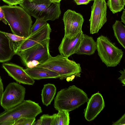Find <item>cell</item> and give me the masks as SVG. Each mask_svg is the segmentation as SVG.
Listing matches in <instances>:
<instances>
[{
    "mask_svg": "<svg viewBox=\"0 0 125 125\" xmlns=\"http://www.w3.org/2000/svg\"><path fill=\"white\" fill-rule=\"evenodd\" d=\"M5 19L13 34L27 38L30 34L32 21L30 15L20 6H1Z\"/></svg>",
    "mask_w": 125,
    "mask_h": 125,
    "instance_id": "6da1fadb",
    "label": "cell"
},
{
    "mask_svg": "<svg viewBox=\"0 0 125 125\" xmlns=\"http://www.w3.org/2000/svg\"><path fill=\"white\" fill-rule=\"evenodd\" d=\"M89 99L82 90L73 85L58 92L54 99V106L57 111L69 112L87 102Z\"/></svg>",
    "mask_w": 125,
    "mask_h": 125,
    "instance_id": "7a4b0ae2",
    "label": "cell"
},
{
    "mask_svg": "<svg viewBox=\"0 0 125 125\" xmlns=\"http://www.w3.org/2000/svg\"><path fill=\"white\" fill-rule=\"evenodd\" d=\"M42 112L38 104L30 100H24L0 114V125H14L21 118H35Z\"/></svg>",
    "mask_w": 125,
    "mask_h": 125,
    "instance_id": "3957f363",
    "label": "cell"
},
{
    "mask_svg": "<svg viewBox=\"0 0 125 125\" xmlns=\"http://www.w3.org/2000/svg\"><path fill=\"white\" fill-rule=\"evenodd\" d=\"M45 68L57 73L60 75V79L62 80L75 77H80L81 69L80 65L62 55L55 57L51 56L46 61L36 66Z\"/></svg>",
    "mask_w": 125,
    "mask_h": 125,
    "instance_id": "277c9868",
    "label": "cell"
},
{
    "mask_svg": "<svg viewBox=\"0 0 125 125\" xmlns=\"http://www.w3.org/2000/svg\"><path fill=\"white\" fill-rule=\"evenodd\" d=\"M19 5L30 16L46 21L58 19L61 13L60 3L37 4L28 0H23Z\"/></svg>",
    "mask_w": 125,
    "mask_h": 125,
    "instance_id": "5b68a950",
    "label": "cell"
},
{
    "mask_svg": "<svg viewBox=\"0 0 125 125\" xmlns=\"http://www.w3.org/2000/svg\"><path fill=\"white\" fill-rule=\"evenodd\" d=\"M96 42L98 55L107 67H115L119 64L124 54L121 49L104 35L99 36Z\"/></svg>",
    "mask_w": 125,
    "mask_h": 125,
    "instance_id": "8992f818",
    "label": "cell"
},
{
    "mask_svg": "<svg viewBox=\"0 0 125 125\" xmlns=\"http://www.w3.org/2000/svg\"><path fill=\"white\" fill-rule=\"evenodd\" d=\"M50 40V39H47L26 50L16 52L15 54L20 56L25 66L28 62L33 60L37 61L40 64L51 56L49 51Z\"/></svg>",
    "mask_w": 125,
    "mask_h": 125,
    "instance_id": "52a82bcc",
    "label": "cell"
},
{
    "mask_svg": "<svg viewBox=\"0 0 125 125\" xmlns=\"http://www.w3.org/2000/svg\"><path fill=\"white\" fill-rule=\"evenodd\" d=\"M25 88L17 83H10L7 86L0 99V105L5 110L11 108L23 100Z\"/></svg>",
    "mask_w": 125,
    "mask_h": 125,
    "instance_id": "ba28073f",
    "label": "cell"
},
{
    "mask_svg": "<svg viewBox=\"0 0 125 125\" xmlns=\"http://www.w3.org/2000/svg\"><path fill=\"white\" fill-rule=\"evenodd\" d=\"M51 31L50 24L47 23L39 29L30 34L25 39L13 44V51L15 53L26 50L48 39H50Z\"/></svg>",
    "mask_w": 125,
    "mask_h": 125,
    "instance_id": "9c48e42d",
    "label": "cell"
},
{
    "mask_svg": "<svg viewBox=\"0 0 125 125\" xmlns=\"http://www.w3.org/2000/svg\"><path fill=\"white\" fill-rule=\"evenodd\" d=\"M91 8L90 33L93 34L98 33L107 21L106 2L105 0H94Z\"/></svg>",
    "mask_w": 125,
    "mask_h": 125,
    "instance_id": "30bf717a",
    "label": "cell"
},
{
    "mask_svg": "<svg viewBox=\"0 0 125 125\" xmlns=\"http://www.w3.org/2000/svg\"><path fill=\"white\" fill-rule=\"evenodd\" d=\"M62 20L64 25V37L73 38L82 31L84 19L80 13L68 10L64 12Z\"/></svg>",
    "mask_w": 125,
    "mask_h": 125,
    "instance_id": "8fae6325",
    "label": "cell"
},
{
    "mask_svg": "<svg viewBox=\"0 0 125 125\" xmlns=\"http://www.w3.org/2000/svg\"><path fill=\"white\" fill-rule=\"evenodd\" d=\"M104 107V101L100 93H97L92 95L89 99L84 110V116L86 120L88 121L94 120Z\"/></svg>",
    "mask_w": 125,
    "mask_h": 125,
    "instance_id": "7c38bea8",
    "label": "cell"
},
{
    "mask_svg": "<svg viewBox=\"0 0 125 125\" xmlns=\"http://www.w3.org/2000/svg\"><path fill=\"white\" fill-rule=\"evenodd\" d=\"M2 66L8 75L17 82L28 85H33L34 83V80L22 67L11 63H3Z\"/></svg>",
    "mask_w": 125,
    "mask_h": 125,
    "instance_id": "4fadbf2b",
    "label": "cell"
},
{
    "mask_svg": "<svg viewBox=\"0 0 125 125\" xmlns=\"http://www.w3.org/2000/svg\"><path fill=\"white\" fill-rule=\"evenodd\" d=\"M83 33L82 31L75 37L71 39L64 36L58 47L60 54L68 58L75 54L79 47Z\"/></svg>",
    "mask_w": 125,
    "mask_h": 125,
    "instance_id": "5bb4252c",
    "label": "cell"
},
{
    "mask_svg": "<svg viewBox=\"0 0 125 125\" xmlns=\"http://www.w3.org/2000/svg\"><path fill=\"white\" fill-rule=\"evenodd\" d=\"M13 43L7 38L4 32L0 30V62L9 61L15 54L13 48Z\"/></svg>",
    "mask_w": 125,
    "mask_h": 125,
    "instance_id": "9a60e30c",
    "label": "cell"
},
{
    "mask_svg": "<svg viewBox=\"0 0 125 125\" xmlns=\"http://www.w3.org/2000/svg\"><path fill=\"white\" fill-rule=\"evenodd\" d=\"M24 71L34 80L42 79L60 78V75L57 73L47 68L35 67L27 68Z\"/></svg>",
    "mask_w": 125,
    "mask_h": 125,
    "instance_id": "2e32d148",
    "label": "cell"
},
{
    "mask_svg": "<svg viewBox=\"0 0 125 125\" xmlns=\"http://www.w3.org/2000/svg\"><path fill=\"white\" fill-rule=\"evenodd\" d=\"M97 43L93 38L83 33L79 48L75 54L90 55L97 50Z\"/></svg>",
    "mask_w": 125,
    "mask_h": 125,
    "instance_id": "e0dca14e",
    "label": "cell"
},
{
    "mask_svg": "<svg viewBox=\"0 0 125 125\" xmlns=\"http://www.w3.org/2000/svg\"><path fill=\"white\" fill-rule=\"evenodd\" d=\"M56 88L53 84L48 83L44 85L41 95L43 105L48 106L50 104L56 94Z\"/></svg>",
    "mask_w": 125,
    "mask_h": 125,
    "instance_id": "ac0fdd59",
    "label": "cell"
},
{
    "mask_svg": "<svg viewBox=\"0 0 125 125\" xmlns=\"http://www.w3.org/2000/svg\"><path fill=\"white\" fill-rule=\"evenodd\" d=\"M112 28L115 37L119 43L125 49V26L121 21L116 20Z\"/></svg>",
    "mask_w": 125,
    "mask_h": 125,
    "instance_id": "d6986e66",
    "label": "cell"
},
{
    "mask_svg": "<svg viewBox=\"0 0 125 125\" xmlns=\"http://www.w3.org/2000/svg\"><path fill=\"white\" fill-rule=\"evenodd\" d=\"M107 5L113 14L120 12L124 8L120 0H108Z\"/></svg>",
    "mask_w": 125,
    "mask_h": 125,
    "instance_id": "ffe728a7",
    "label": "cell"
},
{
    "mask_svg": "<svg viewBox=\"0 0 125 125\" xmlns=\"http://www.w3.org/2000/svg\"><path fill=\"white\" fill-rule=\"evenodd\" d=\"M69 112L64 110L58 111L57 113L58 118L59 125H69L70 123Z\"/></svg>",
    "mask_w": 125,
    "mask_h": 125,
    "instance_id": "44dd1931",
    "label": "cell"
},
{
    "mask_svg": "<svg viewBox=\"0 0 125 125\" xmlns=\"http://www.w3.org/2000/svg\"><path fill=\"white\" fill-rule=\"evenodd\" d=\"M47 23V21L42 19H37L36 21L32 26L30 30V34L37 30Z\"/></svg>",
    "mask_w": 125,
    "mask_h": 125,
    "instance_id": "7402d4cb",
    "label": "cell"
},
{
    "mask_svg": "<svg viewBox=\"0 0 125 125\" xmlns=\"http://www.w3.org/2000/svg\"><path fill=\"white\" fill-rule=\"evenodd\" d=\"M35 120V118H22L16 121L14 125H32Z\"/></svg>",
    "mask_w": 125,
    "mask_h": 125,
    "instance_id": "603a6c76",
    "label": "cell"
},
{
    "mask_svg": "<svg viewBox=\"0 0 125 125\" xmlns=\"http://www.w3.org/2000/svg\"><path fill=\"white\" fill-rule=\"evenodd\" d=\"M40 118L41 120V125H52L53 115L44 114L40 117Z\"/></svg>",
    "mask_w": 125,
    "mask_h": 125,
    "instance_id": "cb8c5ba5",
    "label": "cell"
},
{
    "mask_svg": "<svg viewBox=\"0 0 125 125\" xmlns=\"http://www.w3.org/2000/svg\"><path fill=\"white\" fill-rule=\"evenodd\" d=\"M7 38L10 41L13 42H18L25 39L26 38L21 37L17 35L4 32Z\"/></svg>",
    "mask_w": 125,
    "mask_h": 125,
    "instance_id": "d4e9b609",
    "label": "cell"
},
{
    "mask_svg": "<svg viewBox=\"0 0 125 125\" xmlns=\"http://www.w3.org/2000/svg\"><path fill=\"white\" fill-rule=\"evenodd\" d=\"M4 2L8 5L12 6L16 5L21 4L23 0H1Z\"/></svg>",
    "mask_w": 125,
    "mask_h": 125,
    "instance_id": "484cf974",
    "label": "cell"
},
{
    "mask_svg": "<svg viewBox=\"0 0 125 125\" xmlns=\"http://www.w3.org/2000/svg\"><path fill=\"white\" fill-rule=\"evenodd\" d=\"M121 73L120 76L118 78V79L120 80L123 84V86L125 85V70L124 69L123 70H120L119 71Z\"/></svg>",
    "mask_w": 125,
    "mask_h": 125,
    "instance_id": "4316f807",
    "label": "cell"
},
{
    "mask_svg": "<svg viewBox=\"0 0 125 125\" xmlns=\"http://www.w3.org/2000/svg\"><path fill=\"white\" fill-rule=\"evenodd\" d=\"M125 125V114L123 115L117 121L114 123L112 125Z\"/></svg>",
    "mask_w": 125,
    "mask_h": 125,
    "instance_id": "83f0119b",
    "label": "cell"
},
{
    "mask_svg": "<svg viewBox=\"0 0 125 125\" xmlns=\"http://www.w3.org/2000/svg\"><path fill=\"white\" fill-rule=\"evenodd\" d=\"M92 0H74L77 5L87 4Z\"/></svg>",
    "mask_w": 125,
    "mask_h": 125,
    "instance_id": "f1b7e54d",
    "label": "cell"
},
{
    "mask_svg": "<svg viewBox=\"0 0 125 125\" xmlns=\"http://www.w3.org/2000/svg\"><path fill=\"white\" fill-rule=\"evenodd\" d=\"M53 119L52 125H59V120L57 114H54L53 115Z\"/></svg>",
    "mask_w": 125,
    "mask_h": 125,
    "instance_id": "f546056e",
    "label": "cell"
},
{
    "mask_svg": "<svg viewBox=\"0 0 125 125\" xmlns=\"http://www.w3.org/2000/svg\"><path fill=\"white\" fill-rule=\"evenodd\" d=\"M2 21L6 24H7V22L6 20L4 14L2 9L0 11V21Z\"/></svg>",
    "mask_w": 125,
    "mask_h": 125,
    "instance_id": "4dcf8cb0",
    "label": "cell"
},
{
    "mask_svg": "<svg viewBox=\"0 0 125 125\" xmlns=\"http://www.w3.org/2000/svg\"><path fill=\"white\" fill-rule=\"evenodd\" d=\"M3 91V84L2 80L0 77V99Z\"/></svg>",
    "mask_w": 125,
    "mask_h": 125,
    "instance_id": "1f68e13d",
    "label": "cell"
},
{
    "mask_svg": "<svg viewBox=\"0 0 125 125\" xmlns=\"http://www.w3.org/2000/svg\"><path fill=\"white\" fill-rule=\"evenodd\" d=\"M33 2L37 4L46 3L51 2L49 0H34Z\"/></svg>",
    "mask_w": 125,
    "mask_h": 125,
    "instance_id": "d6a6232c",
    "label": "cell"
},
{
    "mask_svg": "<svg viewBox=\"0 0 125 125\" xmlns=\"http://www.w3.org/2000/svg\"><path fill=\"white\" fill-rule=\"evenodd\" d=\"M123 11L122 15L121 18V22H123L124 24H125V10L124 8L123 9Z\"/></svg>",
    "mask_w": 125,
    "mask_h": 125,
    "instance_id": "836d02e7",
    "label": "cell"
},
{
    "mask_svg": "<svg viewBox=\"0 0 125 125\" xmlns=\"http://www.w3.org/2000/svg\"><path fill=\"white\" fill-rule=\"evenodd\" d=\"M41 120L40 118L36 122H34L32 125H41Z\"/></svg>",
    "mask_w": 125,
    "mask_h": 125,
    "instance_id": "e575fe53",
    "label": "cell"
},
{
    "mask_svg": "<svg viewBox=\"0 0 125 125\" xmlns=\"http://www.w3.org/2000/svg\"><path fill=\"white\" fill-rule=\"evenodd\" d=\"M51 2L54 3H60L62 0H49Z\"/></svg>",
    "mask_w": 125,
    "mask_h": 125,
    "instance_id": "d590c367",
    "label": "cell"
},
{
    "mask_svg": "<svg viewBox=\"0 0 125 125\" xmlns=\"http://www.w3.org/2000/svg\"><path fill=\"white\" fill-rule=\"evenodd\" d=\"M122 4L125 6V0H120Z\"/></svg>",
    "mask_w": 125,
    "mask_h": 125,
    "instance_id": "8d00e7d4",
    "label": "cell"
},
{
    "mask_svg": "<svg viewBox=\"0 0 125 125\" xmlns=\"http://www.w3.org/2000/svg\"><path fill=\"white\" fill-rule=\"evenodd\" d=\"M28 0L30 1H31V2H33L34 0Z\"/></svg>",
    "mask_w": 125,
    "mask_h": 125,
    "instance_id": "74e56055",
    "label": "cell"
}]
</instances>
